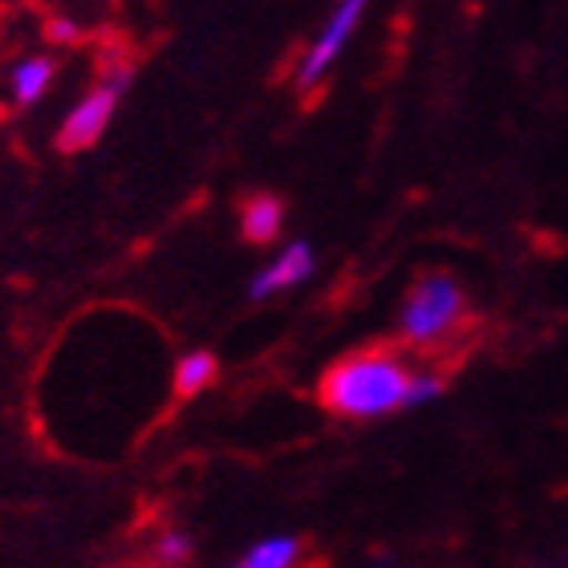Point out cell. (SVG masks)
<instances>
[{
    "mask_svg": "<svg viewBox=\"0 0 568 568\" xmlns=\"http://www.w3.org/2000/svg\"><path fill=\"white\" fill-rule=\"evenodd\" d=\"M369 4H374V0H333L329 17L321 21V29L305 45L301 61H296V70H293L296 94H317L321 82L329 78L333 65L342 61V53L357 37V29H362V21H366Z\"/></svg>",
    "mask_w": 568,
    "mask_h": 568,
    "instance_id": "cell-4",
    "label": "cell"
},
{
    "mask_svg": "<svg viewBox=\"0 0 568 568\" xmlns=\"http://www.w3.org/2000/svg\"><path fill=\"white\" fill-rule=\"evenodd\" d=\"M53 78H58V61L49 58V53H24L9 73V98L12 106H37L41 98L53 90Z\"/></svg>",
    "mask_w": 568,
    "mask_h": 568,
    "instance_id": "cell-6",
    "label": "cell"
},
{
    "mask_svg": "<svg viewBox=\"0 0 568 568\" xmlns=\"http://www.w3.org/2000/svg\"><path fill=\"white\" fill-rule=\"evenodd\" d=\"M301 560H305V545L296 536H264L261 545H252L227 568H301Z\"/></svg>",
    "mask_w": 568,
    "mask_h": 568,
    "instance_id": "cell-9",
    "label": "cell"
},
{
    "mask_svg": "<svg viewBox=\"0 0 568 568\" xmlns=\"http://www.w3.org/2000/svg\"><path fill=\"white\" fill-rule=\"evenodd\" d=\"M410 382H415V366L398 349L369 345L337 357L325 369V378L317 382V403L349 423H374L410 406Z\"/></svg>",
    "mask_w": 568,
    "mask_h": 568,
    "instance_id": "cell-1",
    "label": "cell"
},
{
    "mask_svg": "<svg viewBox=\"0 0 568 568\" xmlns=\"http://www.w3.org/2000/svg\"><path fill=\"white\" fill-rule=\"evenodd\" d=\"M284 227V203L276 195H248L240 207V236L248 244H273Z\"/></svg>",
    "mask_w": 568,
    "mask_h": 568,
    "instance_id": "cell-7",
    "label": "cell"
},
{
    "mask_svg": "<svg viewBox=\"0 0 568 568\" xmlns=\"http://www.w3.org/2000/svg\"><path fill=\"white\" fill-rule=\"evenodd\" d=\"M131 82H134L131 65H106L102 78H98V82L90 85V90H85L70 110H65V119H61L58 134H53L58 151L61 154H82V151H90V146H98V142L106 139L110 122H114V114H119L122 94L131 90Z\"/></svg>",
    "mask_w": 568,
    "mask_h": 568,
    "instance_id": "cell-3",
    "label": "cell"
},
{
    "mask_svg": "<svg viewBox=\"0 0 568 568\" xmlns=\"http://www.w3.org/2000/svg\"><path fill=\"white\" fill-rule=\"evenodd\" d=\"M313 273H317V252H313V244L308 240H288L284 248L273 252V261L252 276L248 293L252 301H273V296L301 288Z\"/></svg>",
    "mask_w": 568,
    "mask_h": 568,
    "instance_id": "cell-5",
    "label": "cell"
},
{
    "mask_svg": "<svg viewBox=\"0 0 568 568\" xmlns=\"http://www.w3.org/2000/svg\"><path fill=\"white\" fill-rule=\"evenodd\" d=\"M467 321V293L450 273H426L410 284L398 313V333L415 349H435L450 342Z\"/></svg>",
    "mask_w": 568,
    "mask_h": 568,
    "instance_id": "cell-2",
    "label": "cell"
},
{
    "mask_svg": "<svg viewBox=\"0 0 568 568\" xmlns=\"http://www.w3.org/2000/svg\"><path fill=\"white\" fill-rule=\"evenodd\" d=\"M45 41H53V45H82L85 29H82V21H73V17H65V12H58V17H49L45 21Z\"/></svg>",
    "mask_w": 568,
    "mask_h": 568,
    "instance_id": "cell-11",
    "label": "cell"
},
{
    "mask_svg": "<svg viewBox=\"0 0 568 568\" xmlns=\"http://www.w3.org/2000/svg\"><path fill=\"white\" fill-rule=\"evenodd\" d=\"M215 378H220V357L212 349H187L171 369V390L175 398H195V394L212 390Z\"/></svg>",
    "mask_w": 568,
    "mask_h": 568,
    "instance_id": "cell-8",
    "label": "cell"
},
{
    "mask_svg": "<svg viewBox=\"0 0 568 568\" xmlns=\"http://www.w3.org/2000/svg\"><path fill=\"white\" fill-rule=\"evenodd\" d=\"M369 568H390V565H386V560H374V565H369Z\"/></svg>",
    "mask_w": 568,
    "mask_h": 568,
    "instance_id": "cell-13",
    "label": "cell"
},
{
    "mask_svg": "<svg viewBox=\"0 0 568 568\" xmlns=\"http://www.w3.org/2000/svg\"><path fill=\"white\" fill-rule=\"evenodd\" d=\"M154 560L163 568H179V565H187L191 560V536L187 532H163L159 540H154Z\"/></svg>",
    "mask_w": 568,
    "mask_h": 568,
    "instance_id": "cell-10",
    "label": "cell"
},
{
    "mask_svg": "<svg viewBox=\"0 0 568 568\" xmlns=\"http://www.w3.org/2000/svg\"><path fill=\"white\" fill-rule=\"evenodd\" d=\"M443 374H435V369H415V382H410V406H426L435 403L438 394H443Z\"/></svg>",
    "mask_w": 568,
    "mask_h": 568,
    "instance_id": "cell-12",
    "label": "cell"
}]
</instances>
